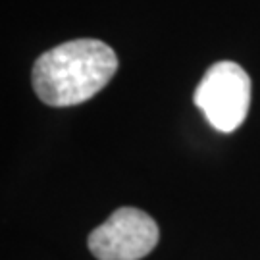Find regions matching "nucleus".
<instances>
[{"label":"nucleus","mask_w":260,"mask_h":260,"mask_svg":"<svg viewBox=\"0 0 260 260\" xmlns=\"http://www.w3.org/2000/svg\"><path fill=\"white\" fill-rule=\"evenodd\" d=\"M118 72V56L99 39H75L47 50L33 66V89L48 106H75L101 93Z\"/></svg>","instance_id":"nucleus-1"},{"label":"nucleus","mask_w":260,"mask_h":260,"mask_svg":"<svg viewBox=\"0 0 260 260\" xmlns=\"http://www.w3.org/2000/svg\"><path fill=\"white\" fill-rule=\"evenodd\" d=\"M193 101L214 129L232 133L251 106V77L235 62H216L205 72Z\"/></svg>","instance_id":"nucleus-2"},{"label":"nucleus","mask_w":260,"mask_h":260,"mask_svg":"<svg viewBox=\"0 0 260 260\" xmlns=\"http://www.w3.org/2000/svg\"><path fill=\"white\" fill-rule=\"evenodd\" d=\"M160 232L147 212L121 206L89 233V251L99 260H141L158 243Z\"/></svg>","instance_id":"nucleus-3"}]
</instances>
